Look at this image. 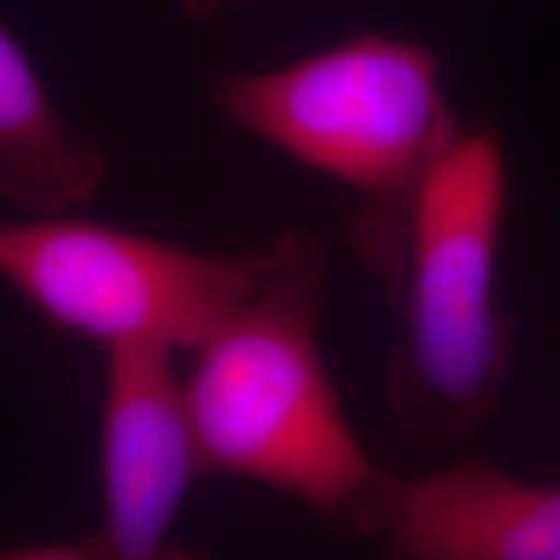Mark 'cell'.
<instances>
[{
    "label": "cell",
    "mask_w": 560,
    "mask_h": 560,
    "mask_svg": "<svg viewBox=\"0 0 560 560\" xmlns=\"http://www.w3.org/2000/svg\"><path fill=\"white\" fill-rule=\"evenodd\" d=\"M506 200L499 132L465 130L420 190L400 265L384 285L400 317L384 392L416 446L472 439L506 395L520 335L499 291Z\"/></svg>",
    "instance_id": "obj_3"
},
{
    "label": "cell",
    "mask_w": 560,
    "mask_h": 560,
    "mask_svg": "<svg viewBox=\"0 0 560 560\" xmlns=\"http://www.w3.org/2000/svg\"><path fill=\"white\" fill-rule=\"evenodd\" d=\"M380 540L400 560H560V486L462 459L400 480Z\"/></svg>",
    "instance_id": "obj_6"
},
{
    "label": "cell",
    "mask_w": 560,
    "mask_h": 560,
    "mask_svg": "<svg viewBox=\"0 0 560 560\" xmlns=\"http://www.w3.org/2000/svg\"><path fill=\"white\" fill-rule=\"evenodd\" d=\"M252 3V0H177V5L185 16L200 24H210V21H219L226 13L242 9V5Z\"/></svg>",
    "instance_id": "obj_9"
},
{
    "label": "cell",
    "mask_w": 560,
    "mask_h": 560,
    "mask_svg": "<svg viewBox=\"0 0 560 560\" xmlns=\"http://www.w3.org/2000/svg\"><path fill=\"white\" fill-rule=\"evenodd\" d=\"M0 558L5 560H96L94 548H91L89 537L66 542H26L11 545V548H0Z\"/></svg>",
    "instance_id": "obj_8"
},
{
    "label": "cell",
    "mask_w": 560,
    "mask_h": 560,
    "mask_svg": "<svg viewBox=\"0 0 560 560\" xmlns=\"http://www.w3.org/2000/svg\"><path fill=\"white\" fill-rule=\"evenodd\" d=\"M174 350L107 348L100 429L102 516L89 542L96 560L170 556V535L202 475L198 433Z\"/></svg>",
    "instance_id": "obj_5"
},
{
    "label": "cell",
    "mask_w": 560,
    "mask_h": 560,
    "mask_svg": "<svg viewBox=\"0 0 560 560\" xmlns=\"http://www.w3.org/2000/svg\"><path fill=\"white\" fill-rule=\"evenodd\" d=\"M260 276V252L202 255L107 223H0V278L42 317L100 346L198 350Z\"/></svg>",
    "instance_id": "obj_4"
},
{
    "label": "cell",
    "mask_w": 560,
    "mask_h": 560,
    "mask_svg": "<svg viewBox=\"0 0 560 560\" xmlns=\"http://www.w3.org/2000/svg\"><path fill=\"white\" fill-rule=\"evenodd\" d=\"M319 236L293 226L260 252L247 299L195 350L187 397L202 475L291 495L325 524L382 535L400 480L369 457L319 348Z\"/></svg>",
    "instance_id": "obj_1"
},
{
    "label": "cell",
    "mask_w": 560,
    "mask_h": 560,
    "mask_svg": "<svg viewBox=\"0 0 560 560\" xmlns=\"http://www.w3.org/2000/svg\"><path fill=\"white\" fill-rule=\"evenodd\" d=\"M206 94L231 128L359 195L348 242L387 285L420 190L465 132L436 55L412 39L355 34L289 66L208 75Z\"/></svg>",
    "instance_id": "obj_2"
},
{
    "label": "cell",
    "mask_w": 560,
    "mask_h": 560,
    "mask_svg": "<svg viewBox=\"0 0 560 560\" xmlns=\"http://www.w3.org/2000/svg\"><path fill=\"white\" fill-rule=\"evenodd\" d=\"M107 149L68 120L30 52L0 24V200L24 215L70 213L102 190Z\"/></svg>",
    "instance_id": "obj_7"
}]
</instances>
